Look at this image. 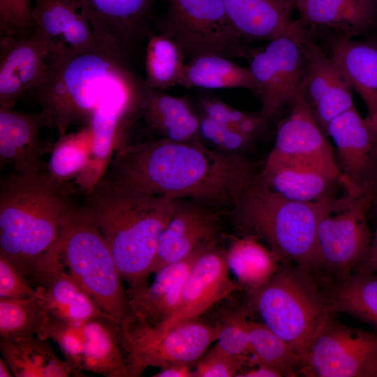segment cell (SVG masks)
I'll return each mask as SVG.
<instances>
[{
	"instance_id": "30",
	"label": "cell",
	"mask_w": 377,
	"mask_h": 377,
	"mask_svg": "<svg viewBox=\"0 0 377 377\" xmlns=\"http://www.w3.org/2000/svg\"><path fill=\"white\" fill-rule=\"evenodd\" d=\"M47 339L29 336L0 341L3 358L16 377H67L73 371L65 360L60 359Z\"/></svg>"
},
{
	"instance_id": "49",
	"label": "cell",
	"mask_w": 377,
	"mask_h": 377,
	"mask_svg": "<svg viewBox=\"0 0 377 377\" xmlns=\"http://www.w3.org/2000/svg\"><path fill=\"white\" fill-rule=\"evenodd\" d=\"M366 119L372 128L377 138V110L371 116H367Z\"/></svg>"
},
{
	"instance_id": "20",
	"label": "cell",
	"mask_w": 377,
	"mask_h": 377,
	"mask_svg": "<svg viewBox=\"0 0 377 377\" xmlns=\"http://www.w3.org/2000/svg\"><path fill=\"white\" fill-rule=\"evenodd\" d=\"M33 278L42 284V297L51 318L75 323H83L98 316L113 319L69 272H65L52 248L37 266Z\"/></svg>"
},
{
	"instance_id": "26",
	"label": "cell",
	"mask_w": 377,
	"mask_h": 377,
	"mask_svg": "<svg viewBox=\"0 0 377 377\" xmlns=\"http://www.w3.org/2000/svg\"><path fill=\"white\" fill-rule=\"evenodd\" d=\"M140 110L147 125L162 138L175 142L200 138L199 114L187 97L169 95L142 84Z\"/></svg>"
},
{
	"instance_id": "6",
	"label": "cell",
	"mask_w": 377,
	"mask_h": 377,
	"mask_svg": "<svg viewBox=\"0 0 377 377\" xmlns=\"http://www.w3.org/2000/svg\"><path fill=\"white\" fill-rule=\"evenodd\" d=\"M52 248L64 267L105 313L118 323L131 316L111 251L83 205L74 203L66 213Z\"/></svg>"
},
{
	"instance_id": "44",
	"label": "cell",
	"mask_w": 377,
	"mask_h": 377,
	"mask_svg": "<svg viewBox=\"0 0 377 377\" xmlns=\"http://www.w3.org/2000/svg\"><path fill=\"white\" fill-rule=\"evenodd\" d=\"M200 113L214 121L237 130L239 125L251 113L231 107L221 99L204 96L200 100Z\"/></svg>"
},
{
	"instance_id": "35",
	"label": "cell",
	"mask_w": 377,
	"mask_h": 377,
	"mask_svg": "<svg viewBox=\"0 0 377 377\" xmlns=\"http://www.w3.org/2000/svg\"><path fill=\"white\" fill-rule=\"evenodd\" d=\"M50 316L42 297L38 293L22 300L0 299V337L16 339L36 334L40 337Z\"/></svg>"
},
{
	"instance_id": "23",
	"label": "cell",
	"mask_w": 377,
	"mask_h": 377,
	"mask_svg": "<svg viewBox=\"0 0 377 377\" xmlns=\"http://www.w3.org/2000/svg\"><path fill=\"white\" fill-rule=\"evenodd\" d=\"M47 123L41 110L34 112L0 109V158L13 164L15 172L36 174L47 171L42 157L53 145L40 138Z\"/></svg>"
},
{
	"instance_id": "39",
	"label": "cell",
	"mask_w": 377,
	"mask_h": 377,
	"mask_svg": "<svg viewBox=\"0 0 377 377\" xmlns=\"http://www.w3.org/2000/svg\"><path fill=\"white\" fill-rule=\"evenodd\" d=\"M245 313L229 315L221 324L216 346L233 357L248 360L251 364L252 353ZM251 365V364H250Z\"/></svg>"
},
{
	"instance_id": "10",
	"label": "cell",
	"mask_w": 377,
	"mask_h": 377,
	"mask_svg": "<svg viewBox=\"0 0 377 377\" xmlns=\"http://www.w3.org/2000/svg\"><path fill=\"white\" fill-rule=\"evenodd\" d=\"M119 327L129 377L140 376L148 367L195 366L221 331V325H212L198 318L179 322L159 334L149 332L131 316Z\"/></svg>"
},
{
	"instance_id": "7",
	"label": "cell",
	"mask_w": 377,
	"mask_h": 377,
	"mask_svg": "<svg viewBox=\"0 0 377 377\" xmlns=\"http://www.w3.org/2000/svg\"><path fill=\"white\" fill-rule=\"evenodd\" d=\"M311 272L281 263L273 276L249 291L250 306L302 359L332 312Z\"/></svg>"
},
{
	"instance_id": "50",
	"label": "cell",
	"mask_w": 377,
	"mask_h": 377,
	"mask_svg": "<svg viewBox=\"0 0 377 377\" xmlns=\"http://www.w3.org/2000/svg\"><path fill=\"white\" fill-rule=\"evenodd\" d=\"M369 377H377V360L372 367L369 372Z\"/></svg>"
},
{
	"instance_id": "17",
	"label": "cell",
	"mask_w": 377,
	"mask_h": 377,
	"mask_svg": "<svg viewBox=\"0 0 377 377\" xmlns=\"http://www.w3.org/2000/svg\"><path fill=\"white\" fill-rule=\"evenodd\" d=\"M50 54L47 43L35 29L0 39V109H13L25 92L43 82Z\"/></svg>"
},
{
	"instance_id": "14",
	"label": "cell",
	"mask_w": 377,
	"mask_h": 377,
	"mask_svg": "<svg viewBox=\"0 0 377 377\" xmlns=\"http://www.w3.org/2000/svg\"><path fill=\"white\" fill-rule=\"evenodd\" d=\"M336 147L343 180L360 189H377V138L353 108L333 119L325 130Z\"/></svg>"
},
{
	"instance_id": "36",
	"label": "cell",
	"mask_w": 377,
	"mask_h": 377,
	"mask_svg": "<svg viewBox=\"0 0 377 377\" xmlns=\"http://www.w3.org/2000/svg\"><path fill=\"white\" fill-rule=\"evenodd\" d=\"M251 365H267L282 376H295L301 358L292 347L263 323L248 321ZM250 366V367H251Z\"/></svg>"
},
{
	"instance_id": "8",
	"label": "cell",
	"mask_w": 377,
	"mask_h": 377,
	"mask_svg": "<svg viewBox=\"0 0 377 377\" xmlns=\"http://www.w3.org/2000/svg\"><path fill=\"white\" fill-rule=\"evenodd\" d=\"M376 200L377 189L348 188L346 195L332 199L317 226L316 269L326 270L337 281L352 274L371 240L368 214Z\"/></svg>"
},
{
	"instance_id": "48",
	"label": "cell",
	"mask_w": 377,
	"mask_h": 377,
	"mask_svg": "<svg viewBox=\"0 0 377 377\" xmlns=\"http://www.w3.org/2000/svg\"><path fill=\"white\" fill-rule=\"evenodd\" d=\"M12 373L8 364L3 358H0V376L11 377L14 375Z\"/></svg>"
},
{
	"instance_id": "47",
	"label": "cell",
	"mask_w": 377,
	"mask_h": 377,
	"mask_svg": "<svg viewBox=\"0 0 377 377\" xmlns=\"http://www.w3.org/2000/svg\"><path fill=\"white\" fill-rule=\"evenodd\" d=\"M192 367L185 364L172 365L153 375L154 377H193Z\"/></svg>"
},
{
	"instance_id": "38",
	"label": "cell",
	"mask_w": 377,
	"mask_h": 377,
	"mask_svg": "<svg viewBox=\"0 0 377 377\" xmlns=\"http://www.w3.org/2000/svg\"><path fill=\"white\" fill-rule=\"evenodd\" d=\"M39 337L52 339L57 343L64 356V360L71 367L73 376H86L82 370L84 350L82 323L50 318Z\"/></svg>"
},
{
	"instance_id": "9",
	"label": "cell",
	"mask_w": 377,
	"mask_h": 377,
	"mask_svg": "<svg viewBox=\"0 0 377 377\" xmlns=\"http://www.w3.org/2000/svg\"><path fill=\"white\" fill-rule=\"evenodd\" d=\"M159 32L175 40L189 59L217 54L248 59L249 47L230 22L223 0H166Z\"/></svg>"
},
{
	"instance_id": "13",
	"label": "cell",
	"mask_w": 377,
	"mask_h": 377,
	"mask_svg": "<svg viewBox=\"0 0 377 377\" xmlns=\"http://www.w3.org/2000/svg\"><path fill=\"white\" fill-rule=\"evenodd\" d=\"M305 66L302 89L325 133L335 117L355 107L353 89L337 63L304 31Z\"/></svg>"
},
{
	"instance_id": "28",
	"label": "cell",
	"mask_w": 377,
	"mask_h": 377,
	"mask_svg": "<svg viewBox=\"0 0 377 377\" xmlns=\"http://www.w3.org/2000/svg\"><path fill=\"white\" fill-rule=\"evenodd\" d=\"M330 56L364 101L367 116L372 115L377 110V42L334 39Z\"/></svg>"
},
{
	"instance_id": "2",
	"label": "cell",
	"mask_w": 377,
	"mask_h": 377,
	"mask_svg": "<svg viewBox=\"0 0 377 377\" xmlns=\"http://www.w3.org/2000/svg\"><path fill=\"white\" fill-rule=\"evenodd\" d=\"M179 200L118 186L103 177L83 205L111 251L129 288L147 284L159 239Z\"/></svg>"
},
{
	"instance_id": "33",
	"label": "cell",
	"mask_w": 377,
	"mask_h": 377,
	"mask_svg": "<svg viewBox=\"0 0 377 377\" xmlns=\"http://www.w3.org/2000/svg\"><path fill=\"white\" fill-rule=\"evenodd\" d=\"M330 309L349 313L377 329V273L352 274L326 294Z\"/></svg>"
},
{
	"instance_id": "11",
	"label": "cell",
	"mask_w": 377,
	"mask_h": 377,
	"mask_svg": "<svg viewBox=\"0 0 377 377\" xmlns=\"http://www.w3.org/2000/svg\"><path fill=\"white\" fill-rule=\"evenodd\" d=\"M304 31L296 20L283 34L254 48L247 59L253 82V93L259 98V117L266 127L302 90L305 66Z\"/></svg>"
},
{
	"instance_id": "16",
	"label": "cell",
	"mask_w": 377,
	"mask_h": 377,
	"mask_svg": "<svg viewBox=\"0 0 377 377\" xmlns=\"http://www.w3.org/2000/svg\"><path fill=\"white\" fill-rule=\"evenodd\" d=\"M265 161H301L341 173L302 89L290 106L288 115L278 124L274 147Z\"/></svg>"
},
{
	"instance_id": "34",
	"label": "cell",
	"mask_w": 377,
	"mask_h": 377,
	"mask_svg": "<svg viewBox=\"0 0 377 377\" xmlns=\"http://www.w3.org/2000/svg\"><path fill=\"white\" fill-rule=\"evenodd\" d=\"M185 59L175 40L163 33L151 31L147 37L143 85L162 91L179 86Z\"/></svg>"
},
{
	"instance_id": "18",
	"label": "cell",
	"mask_w": 377,
	"mask_h": 377,
	"mask_svg": "<svg viewBox=\"0 0 377 377\" xmlns=\"http://www.w3.org/2000/svg\"><path fill=\"white\" fill-rule=\"evenodd\" d=\"M32 19L34 29L48 45L50 56L77 54L99 41L81 0H34Z\"/></svg>"
},
{
	"instance_id": "19",
	"label": "cell",
	"mask_w": 377,
	"mask_h": 377,
	"mask_svg": "<svg viewBox=\"0 0 377 377\" xmlns=\"http://www.w3.org/2000/svg\"><path fill=\"white\" fill-rule=\"evenodd\" d=\"M219 228L216 217L198 207L177 208L161 233L151 272L216 246Z\"/></svg>"
},
{
	"instance_id": "24",
	"label": "cell",
	"mask_w": 377,
	"mask_h": 377,
	"mask_svg": "<svg viewBox=\"0 0 377 377\" xmlns=\"http://www.w3.org/2000/svg\"><path fill=\"white\" fill-rule=\"evenodd\" d=\"M206 251L168 265L155 273L151 284L126 290L133 318L151 328L166 323L177 311L186 279L197 259Z\"/></svg>"
},
{
	"instance_id": "15",
	"label": "cell",
	"mask_w": 377,
	"mask_h": 377,
	"mask_svg": "<svg viewBox=\"0 0 377 377\" xmlns=\"http://www.w3.org/2000/svg\"><path fill=\"white\" fill-rule=\"evenodd\" d=\"M229 270L226 251L216 246L207 251L197 259L187 276L175 313L158 327L138 324L151 333L159 334L179 322L198 318L214 304L242 289L230 279Z\"/></svg>"
},
{
	"instance_id": "5",
	"label": "cell",
	"mask_w": 377,
	"mask_h": 377,
	"mask_svg": "<svg viewBox=\"0 0 377 377\" xmlns=\"http://www.w3.org/2000/svg\"><path fill=\"white\" fill-rule=\"evenodd\" d=\"M332 195L311 202L293 201L269 191L258 177L236 198L232 215L244 235L265 241L281 263L316 269V235Z\"/></svg>"
},
{
	"instance_id": "21",
	"label": "cell",
	"mask_w": 377,
	"mask_h": 377,
	"mask_svg": "<svg viewBox=\"0 0 377 377\" xmlns=\"http://www.w3.org/2000/svg\"><path fill=\"white\" fill-rule=\"evenodd\" d=\"M296 20L309 36L329 32L334 39H353L377 24V0H301Z\"/></svg>"
},
{
	"instance_id": "25",
	"label": "cell",
	"mask_w": 377,
	"mask_h": 377,
	"mask_svg": "<svg viewBox=\"0 0 377 377\" xmlns=\"http://www.w3.org/2000/svg\"><path fill=\"white\" fill-rule=\"evenodd\" d=\"M258 177L265 187L282 198L311 202L332 195L334 184H342L343 175L305 162L265 161Z\"/></svg>"
},
{
	"instance_id": "32",
	"label": "cell",
	"mask_w": 377,
	"mask_h": 377,
	"mask_svg": "<svg viewBox=\"0 0 377 377\" xmlns=\"http://www.w3.org/2000/svg\"><path fill=\"white\" fill-rule=\"evenodd\" d=\"M253 235H244L232 239L226 256L230 269L239 285L254 290L269 281L278 270L281 261Z\"/></svg>"
},
{
	"instance_id": "29",
	"label": "cell",
	"mask_w": 377,
	"mask_h": 377,
	"mask_svg": "<svg viewBox=\"0 0 377 377\" xmlns=\"http://www.w3.org/2000/svg\"><path fill=\"white\" fill-rule=\"evenodd\" d=\"M82 370L106 377H129L120 339L119 323L98 316L82 323Z\"/></svg>"
},
{
	"instance_id": "1",
	"label": "cell",
	"mask_w": 377,
	"mask_h": 377,
	"mask_svg": "<svg viewBox=\"0 0 377 377\" xmlns=\"http://www.w3.org/2000/svg\"><path fill=\"white\" fill-rule=\"evenodd\" d=\"M258 175L256 166L238 153L212 150L200 140L165 138L119 143L104 177L135 191L179 200L193 198L228 202Z\"/></svg>"
},
{
	"instance_id": "42",
	"label": "cell",
	"mask_w": 377,
	"mask_h": 377,
	"mask_svg": "<svg viewBox=\"0 0 377 377\" xmlns=\"http://www.w3.org/2000/svg\"><path fill=\"white\" fill-rule=\"evenodd\" d=\"M250 364L249 361L227 354L215 346L195 364L193 377L237 376L244 367Z\"/></svg>"
},
{
	"instance_id": "51",
	"label": "cell",
	"mask_w": 377,
	"mask_h": 377,
	"mask_svg": "<svg viewBox=\"0 0 377 377\" xmlns=\"http://www.w3.org/2000/svg\"><path fill=\"white\" fill-rule=\"evenodd\" d=\"M286 1L292 6L293 9L295 10V6L301 0H286Z\"/></svg>"
},
{
	"instance_id": "22",
	"label": "cell",
	"mask_w": 377,
	"mask_h": 377,
	"mask_svg": "<svg viewBox=\"0 0 377 377\" xmlns=\"http://www.w3.org/2000/svg\"><path fill=\"white\" fill-rule=\"evenodd\" d=\"M96 37L130 52L147 38L156 0H81Z\"/></svg>"
},
{
	"instance_id": "40",
	"label": "cell",
	"mask_w": 377,
	"mask_h": 377,
	"mask_svg": "<svg viewBox=\"0 0 377 377\" xmlns=\"http://www.w3.org/2000/svg\"><path fill=\"white\" fill-rule=\"evenodd\" d=\"M31 0H0V39L34 30Z\"/></svg>"
},
{
	"instance_id": "41",
	"label": "cell",
	"mask_w": 377,
	"mask_h": 377,
	"mask_svg": "<svg viewBox=\"0 0 377 377\" xmlns=\"http://www.w3.org/2000/svg\"><path fill=\"white\" fill-rule=\"evenodd\" d=\"M199 133L221 151L237 153L248 147L252 139L232 127L219 124L206 115L199 114Z\"/></svg>"
},
{
	"instance_id": "43",
	"label": "cell",
	"mask_w": 377,
	"mask_h": 377,
	"mask_svg": "<svg viewBox=\"0 0 377 377\" xmlns=\"http://www.w3.org/2000/svg\"><path fill=\"white\" fill-rule=\"evenodd\" d=\"M38 293L29 283L25 274L6 258L0 256V299L22 300Z\"/></svg>"
},
{
	"instance_id": "46",
	"label": "cell",
	"mask_w": 377,
	"mask_h": 377,
	"mask_svg": "<svg viewBox=\"0 0 377 377\" xmlns=\"http://www.w3.org/2000/svg\"><path fill=\"white\" fill-rule=\"evenodd\" d=\"M237 377H280L281 374L267 365L260 364H254L251 366L248 370H242L237 375Z\"/></svg>"
},
{
	"instance_id": "27",
	"label": "cell",
	"mask_w": 377,
	"mask_h": 377,
	"mask_svg": "<svg viewBox=\"0 0 377 377\" xmlns=\"http://www.w3.org/2000/svg\"><path fill=\"white\" fill-rule=\"evenodd\" d=\"M232 25L246 41L270 40L293 25L286 0H223Z\"/></svg>"
},
{
	"instance_id": "31",
	"label": "cell",
	"mask_w": 377,
	"mask_h": 377,
	"mask_svg": "<svg viewBox=\"0 0 377 377\" xmlns=\"http://www.w3.org/2000/svg\"><path fill=\"white\" fill-rule=\"evenodd\" d=\"M179 86L207 89L244 88L253 92L254 82L249 68L238 65L231 58L205 54L185 63Z\"/></svg>"
},
{
	"instance_id": "3",
	"label": "cell",
	"mask_w": 377,
	"mask_h": 377,
	"mask_svg": "<svg viewBox=\"0 0 377 377\" xmlns=\"http://www.w3.org/2000/svg\"><path fill=\"white\" fill-rule=\"evenodd\" d=\"M72 188L47 171L14 172L0 181V256L34 273L56 242L61 221L75 203Z\"/></svg>"
},
{
	"instance_id": "12",
	"label": "cell",
	"mask_w": 377,
	"mask_h": 377,
	"mask_svg": "<svg viewBox=\"0 0 377 377\" xmlns=\"http://www.w3.org/2000/svg\"><path fill=\"white\" fill-rule=\"evenodd\" d=\"M377 360V333L347 327L330 316L301 359L311 377H369Z\"/></svg>"
},
{
	"instance_id": "37",
	"label": "cell",
	"mask_w": 377,
	"mask_h": 377,
	"mask_svg": "<svg viewBox=\"0 0 377 377\" xmlns=\"http://www.w3.org/2000/svg\"><path fill=\"white\" fill-rule=\"evenodd\" d=\"M91 135L89 127L60 136L53 145L47 172L55 179L67 182L82 172L90 161Z\"/></svg>"
},
{
	"instance_id": "45",
	"label": "cell",
	"mask_w": 377,
	"mask_h": 377,
	"mask_svg": "<svg viewBox=\"0 0 377 377\" xmlns=\"http://www.w3.org/2000/svg\"><path fill=\"white\" fill-rule=\"evenodd\" d=\"M355 273H377V226L369 249L355 269Z\"/></svg>"
},
{
	"instance_id": "4",
	"label": "cell",
	"mask_w": 377,
	"mask_h": 377,
	"mask_svg": "<svg viewBox=\"0 0 377 377\" xmlns=\"http://www.w3.org/2000/svg\"><path fill=\"white\" fill-rule=\"evenodd\" d=\"M128 53L116 43L99 39L82 52L49 56L46 76L31 91L47 127L62 136L73 124L89 123L103 96L133 77L126 65Z\"/></svg>"
}]
</instances>
